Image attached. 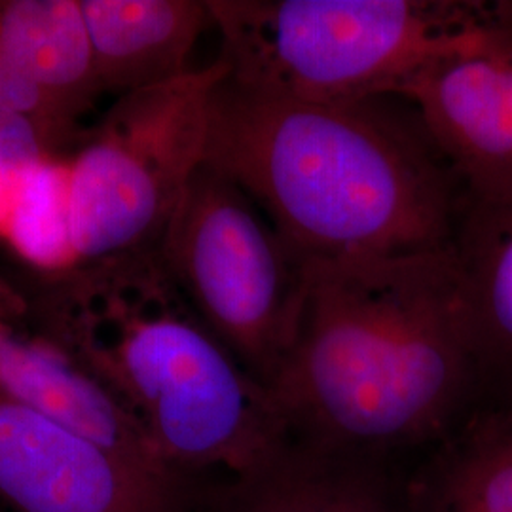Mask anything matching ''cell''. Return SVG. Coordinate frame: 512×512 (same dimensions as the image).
<instances>
[{
  "mask_svg": "<svg viewBox=\"0 0 512 512\" xmlns=\"http://www.w3.org/2000/svg\"><path fill=\"white\" fill-rule=\"evenodd\" d=\"M452 256L478 385L512 395V203L465 198Z\"/></svg>",
  "mask_w": 512,
  "mask_h": 512,
  "instance_id": "cell-11",
  "label": "cell"
},
{
  "mask_svg": "<svg viewBox=\"0 0 512 512\" xmlns=\"http://www.w3.org/2000/svg\"><path fill=\"white\" fill-rule=\"evenodd\" d=\"M484 12L490 23L512 33V0H497L484 2Z\"/></svg>",
  "mask_w": 512,
  "mask_h": 512,
  "instance_id": "cell-14",
  "label": "cell"
},
{
  "mask_svg": "<svg viewBox=\"0 0 512 512\" xmlns=\"http://www.w3.org/2000/svg\"><path fill=\"white\" fill-rule=\"evenodd\" d=\"M0 385L112 456L152 473L179 476L156 454L128 406L44 334L29 336L10 323L0 325Z\"/></svg>",
  "mask_w": 512,
  "mask_h": 512,
  "instance_id": "cell-9",
  "label": "cell"
},
{
  "mask_svg": "<svg viewBox=\"0 0 512 512\" xmlns=\"http://www.w3.org/2000/svg\"><path fill=\"white\" fill-rule=\"evenodd\" d=\"M408 512H512V410L448 440L406 492Z\"/></svg>",
  "mask_w": 512,
  "mask_h": 512,
  "instance_id": "cell-13",
  "label": "cell"
},
{
  "mask_svg": "<svg viewBox=\"0 0 512 512\" xmlns=\"http://www.w3.org/2000/svg\"><path fill=\"white\" fill-rule=\"evenodd\" d=\"M156 253L203 325L270 391L296 342L310 258L205 162Z\"/></svg>",
  "mask_w": 512,
  "mask_h": 512,
  "instance_id": "cell-6",
  "label": "cell"
},
{
  "mask_svg": "<svg viewBox=\"0 0 512 512\" xmlns=\"http://www.w3.org/2000/svg\"><path fill=\"white\" fill-rule=\"evenodd\" d=\"M38 319L183 478L222 471L241 482L293 442L272 393L203 325L156 251L61 270Z\"/></svg>",
  "mask_w": 512,
  "mask_h": 512,
  "instance_id": "cell-3",
  "label": "cell"
},
{
  "mask_svg": "<svg viewBox=\"0 0 512 512\" xmlns=\"http://www.w3.org/2000/svg\"><path fill=\"white\" fill-rule=\"evenodd\" d=\"M226 74L315 103L404 97L484 19V2L209 0Z\"/></svg>",
  "mask_w": 512,
  "mask_h": 512,
  "instance_id": "cell-4",
  "label": "cell"
},
{
  "mask_svg": "<svg viewBox=\"0 0 512 512\" xmlns=\"http://www.w3.org/2000/svg\"><path fill=\"white\" fill-rule=\"evenodd\" d=\"M230 512H408L382 461L291 442L255 476L236 482Z\"/></svg>",
  "mask_w": 512,
  "mask_h": 512,
  "instance_id": "cell-12",
  "label": "cell"
},
{
  "mask_svg": "<svg viewBox=\"0 0 512 512\" xmlns=\"http://www.w3.org/2000/svg\"><path fill=\"white\" fill-rule=\"evenodd\" d=\"M478 391L452 247L310 260L296 342L270 387L293 442L384 461L448 437Z\"/></svg>",
  "mask_w": 512,
  "mask_h": 512,
  "instance_id": "cell-2",
  "label": "cell"
},
{
  "mask_svg": "<svg viewBox=\"0 0 512 512\" xmlns=\"http://www.w3.org/2000/svg\"><path fill=\"white\" fill-rule=\"evenodd\" d=\"M19 313L14 302H10V298L6 294L0 293V325L10 323V319Z\"/></svg>",
  "mask_w": 512,
  "mask_h": 512,
  "instance_id": "cell-15",
  "label": "cell"
},
{
  "mask_svg": "<svg viewBox=\"0 0 512 512\" xmlns=\"http://www.w3.org/2000/svg\"><path fill=\"white\" fill-rule=\"evenodd\" d=\"M101 93L122 97L194 71L190 57L213 27L203 0H80Z\"/></svg>",
  "mask_w": 512,
  "mask_h": 512,
  "instance_id": "cell-10",
  "label": "cell"
},
{
  "mask_svg": "<svg viewBox=\"0 0 512 512\" xmlns=\"http://www.w3.org/2000/svg\"><path fill=\"white\" fill-rule=\"evenodd\" d=\"M467 200L512 203V33L482 23L404 93Z\"/></svg>",
  "mask_w": 512,
  "mask_h": 512,
  "instance_id": "cell-8",
  "label": "cell"
},
{
  "mask_svg": "<svg viewBox=\"0 0 512 512\" xmlns=\"http://www.w3.org/2000/svg\"><path fill=\"white\" fill-rule=\"evenodd\" d=\"M220 74L217 59L114 99L63 167L71 268L158 251L205 162L209 95Z\"/></svg>",
  "mask_w": 512,
  "mask_h": 512,
  "instance_id": "cell-5",
  "label": "cell"
},
{
  "mask_svg": "<svg viewBox=\"0 0 512 512\" xmlns=\"http://www.w3.org/2000/svg\"><path fill=\"white\" fill-rule=\"evenodd\" d=\"M0 499L16 512H181L184 478L112 456L0 385Z\"/></svg>",
  "mask_w": 512,
  "mask_h": 512,
  "instance_id": "cell-7",
  "label": "cell"
},
{
  "mask_svg": "<svg viewBox=\"0 0 512 512\" xmlns=\"http://www.w3.org/2000/svg\"><path fill=\"white\" fill-rule=\"evenodd\" d=\"M205 164L310 260H372L452 247L465 194L403 97L315 103L226 74L207 109Z\"/></svg>",
  "mask_w": 512,
  "mask_h": 512,
  "instance_id": "cell-1",
  "label": "cell"
}]
</instances>
